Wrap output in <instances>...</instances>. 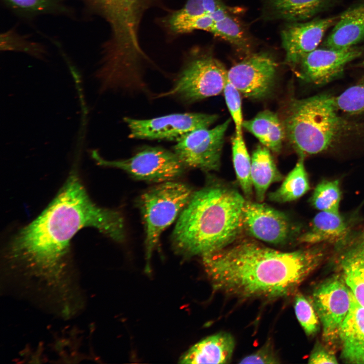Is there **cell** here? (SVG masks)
<instances>
[{"label":"cell","mask_w":364,"mask_h":364,"mask_svg":"<svg viewBox=\"0 0 364 364\" xmlns=\"http://www.w3.org/2000/svg\"><path fill=\"white\" fill-rule=\"evenodd\" d=\"M85 227L94 228L116 242L125 238L122 215L93 202L73 172L45 210L12 239L9 258L49 286L61 289L70 241Z\"/></svg>","instance_id":"1"},{"label":"cell","mask_w":364,"mask_h":364,"mask_svg":"<svg viewBox=\"0 0 364 364\" xmlns=\"http://www.w3.org/2000/svg\"><path fill=\"white\" fill-rule=\"evenodd\" d=\"M324 244L283 252L245 239L201 257L215 291L242 300L272 301L295 292L324 259Z\"/></svg>","instance_id":"2"},{"label":"cell","mask_w":364,"mask_h":364,"mask_svg":"<svg viewBox=\"0 0 364 364\" xmlns=\"http://www.w3.org/2000/svg\"><path fill=\"white\" fill-rule=\"evenodd\" d=\"M245 201L237 190L221 184L194 192L171 235L174 250L185 257H202L232 244L244 229Z\"/></svg>","instance_id":"3"},{"label":"cell","mask_w":364,"mask_h":364,"mask_svg":"<svg viewBox=\"0 0 364 364\" xmlns=\"http://www.w3.org/2000/svg\"><path fill=\"white\" fill-rule=\"evenodd\" d=\"M335 97L321 94L292 99L282 120L286 138L299 157L334 150L364 135V122L338 113Z\"/></svg>","instance_id":"4"},{"label":"cell","mask_w":364,"mask_h":364,"mask_svg":"<svg viewBox=\"0 0 364 364\" xmlns=\"http://www.w3.org/2000/svg\"><path fill=\"white\" fill-rule=\"evenodd\" d=\"M82 1L109 25L110 37L103 48L104 64L120 72L139 70L148 60L139 42V26L145 12L158 0Z\"/></svg>","instance_id":"5"},{"label":"cell","mask_w":364,"mask_h":364,"mask_svg":"<svg viewBox=\"0 0 364 364\" xmlns=\"http://www.w3.org/2000/svg\"><path fill=\"white\" fill-rule=\"evenodd\" d=\"M193 192L186 184L173 180L160 183L140 196L138 204L145 223L148 259L162 233L179 216Z\"/></svg>","instance_id":"6"},{"label":"cell","mask_w":364,"mask_h":364,"mask_svg":"<svg viewBox=\"0 0 364 364\" xmlns=\"http://www.w3.org/2000/svg\"><path fill=\"white\" fill-rule=\"evenodd\" d=\"M228 71L211 55L190 53L172 87L157 97H173L190 104L217 96L223 91Z\"/></svg>","instance_id":"7"},{"label":"cell","mask_w":364,"mask_h":364,"mask_svg":"<svg viewBox=\"0 0 364 364\" xmlns=\"http://www.w3.org/2000/svg\"><path fill=\"white\" fill-rule=\"evenodd\" d=\"M93 154L100 165L120 169L133 178L150 182L173 180L187 168L174 151L161 147L145 146L131 157L118 160H107Z\"/></svg>","instance_id":"8"},{"label":"cell","mask_w":364,"mask_h":364,"mask_svg":"<svg viewBox=\"0 0 364 364\" xmlns=\"http://www.w3.org/2000/svg\"><path fill=\"white\" fill-rule=\"evenodd\" d=\"M228 119L212 129L200 128L176 142L173 151L186 168L205 171L219 169L224 136L230 123Z\"/></svg>","instance_id":"9"},{"label":"cell","mask_w":364,"mask_h":364,"mask_svg":"<svg viewBox=\"0 0 364 364\" xmlns=\"http://www.w3.org/2000/svg\"><path fill=\"white\" fill-rule=\"evenodd\" d=\"M218 118L216 114L174 113L149 119L124 117L133 139L178 141L189 132L208 128Z\"/></svg>","instance_id":"10"},{"label":"cell","mask_w":364,"mask_h":364,"mask_svg":"<svg viewBox=\"0 0 364 364\" xmlns=\"http://www.w3.org/2000/svg\"><path fill=\"white\" fill-rule=\"evenodd\" d=\"M323 328V337L332 345L339 339L350 308V291L343 280L335 277L314 290L311 301Z\"/></svg>","instance_id":"11"},{"label":"cell","mask_w":364,"mask_h":364,"mask_svg":"<svg viewBox=\"0 0 364 364\" xmlns=\"http://www.w3.org/2000/svg\"><path fill=\"white\" fill-rule=\"evenodd\" d=\"M277 66L274 58L267 53L253 54L228 70V78L244 96L263 98L273 88Z\"/></svg>","instance_id":"12"},{"label":"cell","mask_w":364,"mask_h":364,"mask_svg":"<svg viewBox=\"0 0 364 364\" xmlns=\"http://www.w3.org/2000/svg\"><path fill=\"white\" fill-rule=\"evenodd\" d=\"M243 226L251 236L273 245L291 239L293 228L288 217L269 206L246 200L243 208Z\"/></svg>","instance_id":"13"},{"label":"cell","mask_w":364,"mask_h":364,"mask_svg":"<svg viewBox=\"0 0 364 364\" xmlns=\"http://www.w3.org/2000/svg\"><path fill=\"white\" fill-rule=\"evenodd\" d=\"M364 53V46L333 49L316 48L301 61L300 77L315 85H324L340 77L345 67Z\"/></svg>","instance_id":"14"},{"label":"cell","mask_w":364,"mask_h":364,"mask_svg":"<svg viewBox=\"0 0 364 364\" xmlns=\"http://www.w3.org/2000/svg\"><path fill=\"white\" fill-rule=\"evenodd\" d=\"M339 16L317 18L305 22H290L281 32L286 62L291 66L299 64L308 53L316 49L326 31Z\"/></svg>","instance_id":"15"},{"label":"cell","mask_w":364,"mask_h":364,"mask_svg":"<svg viewBox=\"0 0 364 364\" xmlns=\"http://www.w3.org/2000/svg\"><path fill=\"white\" fill-rule=\"evenodd\" d=\"M339 243L344 247L339 257L343 280L364 307V234L354 238L347 236Z\"/></svg>","instance_id":"16"},{"label":"cell","mask_w":364,"mask_h":364,"mask_svg":"<svg viewBox=\"0 0 364 364\" xmlns=\"http://www.w3.org/2000/svg\"><path fill=\"white\" fill-rule=\"evenodd\" d=\"M339 339L341 357L345 362L364 363V307L350 291L348 313L341 326Z\"/></svg>","instance_id":"17"},{"label":"cell","mask_w":364,"mask_h":364,"mask_svg":"<svg viewBox=\"0 0 364 364\" xmlns=\"http://www.w3.org/2000/svg\"><path fill=\"white\" fill-rule=\"evenodd\" d=\"M364 39V0L343 12L322 43V47L342 49L356 46Z\"/></svg>","instance_id":"18"},{"label":"cell","mask_w":364,"mask_h":364,"mask_svg":"<svg viewBox=\"0 0 364 364\" xmlns=\"http://www.w3.org/2000/svg\"><path fill=\"white\" fill-rule=\"evenodd\" d=\"M235 347L234 337L221 332L206 337L193 345L180 359L181 363H228Z\"/></svg>","instance_id":"19"},{"label":"cell","mask_w":364,"mask_h":364,"mask_svg":"<svg viewBox=\"0 0 364 364\" xmlns=\"http://www.w3.org/2000/svg\"><path fill=\"white\" fill-rule=\"evenodd\" d=\"M337 0H263L265 15L290 22L311 18L331 7Z\"/></svg>","instance_id":"20"},{"label":"cell","mask_w":364,"mask_h":364,"mask_svg":"<svg viewBox=\"0 0 364 364\" xmlns=\"http://www.w3.org/2000/svg\"><path fill=\"white\" fill-rule=\"evenodd\" d=\"M348 223L339 213L320 211L313 217L309 229L297 238L300 243H339L348 234Z\"/></svg>","instance_id":"21"},{"label":"cell","mask_w":364,"mask_h":364,"mask_svg":"<svg viewBox=\"0 0 364 364\" xmlns=\"http://www.w3.org/2000/svg\"><path fill=\"white\" fill-rule=\"evenodd\" d=\"M243 127L270 151L275 153L281 151L286 134L282 120L276 113L269 110L262 111L253 118L244 121Z\"/></svg>","instance_id":"22"},{"label":"cell","mask_w":364,"mask_h":364,"mask_svg":"<svg viewBox=\"0 0 364 364\" xmlns=\"http://www.w3.org/2000/svg\"><path fill=\"white\" fill-rule=\"evenodd\" d=\"M270 151L258 145L251 157V177L256 200L262 202L270 185L282 180L283 175L278 169Z\"/></svg>","instance_id":"23"},{"label":"cell","mask_w":364,"mask_h":364,"mask_svg":"<svg viewBox=\"0 0 364 364\" xmlns=\"http://www.w3.org/2000/svg\"><path fill=\"white\" fill-rule=\"evenodd\" d=\"M304 159V158L299 157L295 167L285 178L280 187L268 194L270 201L278 203L291 202L300 198L310 190Z\"/></svg>","instance_id":"24"},{"label":"cell","mask_w":364,"mask_h":364,"mask_svg":"<svg viewBox=\"0 0 364 364\" xmlns=\"http://www.w3.org/2000/svg\"><path fill=\"white\" fill-rule=\"evenodd\" d=\"M4 5L16 14L25 18L41 15L69 16L71 10L63 0H1Z\"/></svg>","instance_id":"25"},{"label":"cell","mask_w":364,"mask_h":364,"mask_svg":"<svg viewBox=\"0 0 364 364\" xmlns=\"http://www.w3.org/2000/svg\"><path fill=\"white\" fill-rule=\"evenodd\" d=\"M233 164L237 179L247 200L253 195L251 177V159L247 149L243 133H235L232 141Z\"/></svg>","instance_id":"26"},{"label":"cell","mask_w":364,"mask_h":364,"mask_svg":"<svg viewBox=\"0 0 364 364\" xmlns=\"http://www.w3.org/2000/svg\"><path fill=\"white\" fill-rule=\"evenodd\" d=\"M341 192L338 179H323L314 189L310 203L321 211L339 213Z\"/></svg>","instance_id":"27"},{"label":"cell","mask_w":364,"mask_h":364,"mask_svg":"<svg viewBox=\"0 0 364 364\" xmlns=\"http://www.w3.org/2000/svg\"><path fill=\"white\" fill-rule=\"evenodd\" d=\"M212 33L240 49H246L248 48L247 36L243 27L239 21L229 13L222 19L214 22Z\"/></svg>","instance_id":"28"},{"label":"cell","mask_w":364,"mask_h":364,"mask_svg":"<svg viewBox=\"0 0 364 364\" xmlns=\"http://www.w3.org/2000/svg\"><path fill=\"white\" fill-rule=\"evenodd\" d=\"M335 101L339 110L352 115L364 114V78L335 97Z\"/></svg>","instance_id":"29"},{"label":"cell","mask_w":364,"mask_h":364,"mask_svg":"<svg viewBox=\"0 0 364 364\" xmlns=\"http://www.w3.org/2000/svg\"><path fill=\"white\" fill-rule=\"evenodd\" d=\"M1 49L26 53L41 59L46 53L43 47L20 35L13 30H9L1 35Z\"/></svg>","instance_id":"30"},{"label":"cell","mask_w":364,"mask_h":364,"mask_svg":"<svg viewBox=\"0 0 364 364\" xmlns=\"http://www.w3.org/2000/svg\"><path fill=\"white\" fill-rule=\"evenodd\" d=\"M294 310L296 317L307 336H313L318 331L319 318L310 301L301 293L295 296Z\"/></svg>","instance_id":"31"},{"label":"cell","mask_w":364,"mask_h":364,"mask_svg":"<svg viewBox=\"0 0 364 364\" xmlns=\"http://www.w3.org/2000/svg\"><path fill=\"white\" fill-rule=\"evenodd\" d=\"M223 94L225 102L235 123V133L242 134L243 113L240 92L228 79L226 82Z\"/></svg>","instance_id":"32"},{"label":"cell","mask_w":364,"mask_h":364,"mask_svg":"<svg viewBox=\"0 0 364 364\" xmlns=\"http://www.w3.org/2000/svg\"><path fill=\"white\" fill-rule=\"evenodd\" d=\"M240 363H279V358L276 354L272 343L268 340L259 349L242 358Z\"/></svg>","instance_id":"33"},{"label":"cell","mask_w":364,"mask_h":364,"mask_svg":"<svg viewBox=\"0 0 364 364\" xmlns=\"http://www.w3.org/2000/svg\"><path fill=\"white\" fill-rule=\"evenodd\" d=\"M309 363H338V362L333 351L317 345L314 348L308 358Z\"/></svg>","instance_id":"34"},{"label":"cell","mask_w":364,"mask_h":364,"mask_svg":"<svg viewBox=\"0 0 364 364\" xmlns=\"http://www.w3.org/2000/svg\"><path fill=\"white\" fill-rule=\"evenodd\" d=\"M206 14L211 15L219 9L226 7L221 0H202Z\"/></svg>","instance_id":"35"},{"label":"cell","mask_w":364,"mask_h":364,"mask_svg":"<svg viewBox=\"0 0 364 364\" xmlns=\"http://www.w3.org/2000/svg\"><path fill=\"white\" fill-rule=\"evenodd\" d=\"M96 77H97V76H96ZM100 82H101V81H100ZM101 87H102V88H103L104 89H105V90L111 89H114V88H110V87H107V86H105V85H104L102 82L101 83ZM146 89H147V88H146V85L145 84V85L143 87H142V88H140V89H139L134 90H145Z\"/></svg>","instance_id":"36"},{"label":"cell","mask_w":364,"mask_h":364,"mask_svg":"<svg viewBox=\"0 0 364 364\" xmlns=\"http://www.w3.org/2000/svg\"><path fill=\"white\" fill-rule=\"evenodd\" d=\"M357 66L364 68V60L357 64Z\"/></svg>","instance_id":"37"},{"label":"cell","mask_w":364,"mask_h":364,"mask_svg":"<svg viewBox=\"0 0 364 364\" xmlns=\"http://www.w3.org/2000/svg\"><path fill=\"white\" fill-rule=\"evenodd\" d=\"M363 234H364V231H363Z\"/></svg>","instance_id":"38"}]
</instances>
